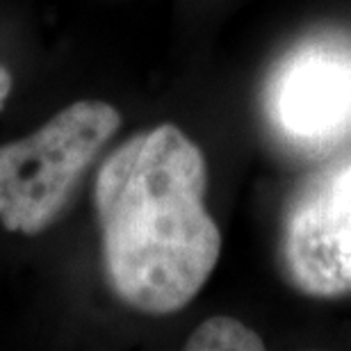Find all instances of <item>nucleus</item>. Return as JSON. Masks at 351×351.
Instances as JSON below:
<instances>
[{
  "instance_id": "obj_1",
  "label": "nucleus",
  "mask_w": 351,
  "mask_h": 351,
  "mask_svg": "<svg viewBox=\"0 0 351 351\" xmlns=\"http://www.w3.org/2000/svg\"><path fill=\"white\" fill-rule=\"evenodd\" d=\"M206 187V156L173 123L137 132L103 160L94 182L103 271L132 311L178 313L213 276L221 233Z\"/></svg>"
},
{
  "instance_id": "obj_2",
  "label": "nucleus",
  "mask_w": 351,
  "mask_h": 351,
  "mask_svg": "<svg viewBox=\"0 0 351 351\" xmlns=\"http://www.w3.org/2000/svg\"><path fill=\"white\" fill-rule=\"evenodd\" d=\"M119 128L121 114L110 103L75 101L32 135L0 146L3 226L30 237L55 226Z\"/></svg>"
},
{
  "instance_id": "obj_3",
  "label": "nucleus",
  "mask_w": 351,
  "mask_h": 351,
  "mask_svg": "<svg viewBox=\"0 0 351 351\" xmlns=\"http://www.w3.org/2000/svg\"><path fill=\"white\" fill-rule=\"evenodd\" d=\"M267 114L285 142L328 151L351 139V41L311 39L287 53L267 85Z\"/></svg>"
},
{
  "instance_id": "obj_4",
  "label": "nucleus",
  "mask_w": 351,
  "mask_h": 351,
  "mask_svg": "<svg viewBox=\"0 0 351 351\" xmlns=\"http://www.w3.org/2000/svg\"><path fill=\"white\" fill-rule=\"evenodd\" d=\"M283 263L292 285L308 297L351 292V160L317 176L292 203Z\"/></svg>"
},
{
  "instance_id": "obj_5",
  "label": "nucleus",
  "mask_w": 351,
  "mask_h": 351,
  "mask_svg": "<svg viewBox=\"0 0 351 351\" xmlns=\"http://www.w3.org/2000/svg\"><path fill=\"white\" fill-rule=\"evenodd\" d=\"M187 351H261L263 338L233 317H210L192 331L185 342Z\"/></svg>"
},
{
  "instance_id": "obj_6",
  "label": "nucleus",
  "mask_w": 351,
  "mask_h": 351,
  "mask_svg": "<svg viewBox=\"0 0 351 351\" xmlns=\"http://www.w3.org/2000/svg\"><path fill=\"white\" fill-rule=\"evenodd\" d=\"M12 85H14L12 73L7 71V69H5L3 64H0V110H3V105H5V101H7V96H10Z\"/></svg>"
}]
</instances>
